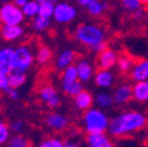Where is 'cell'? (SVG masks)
Wrapping results in <instances>:
<instances>
[{
  "label": "cell",
  "instance_id": "cell-36",
  "mask_svg": "<svg viewBox=\"0 0 148 147\" xmlns=\"http://www.w3.org/2000/svg\"><path fill=\"white\" fill-rule=\"evenodd\" d=\"M5 92L7 93V95H8L11 99H13V100H16L18 98H19V92H18V88L8 87V88H7Z\"/></svg>",
  "mask_w": 148,
  "mask_h": 147
},
{
  "label": "cell",
  "instance_id": "cell-18",
  "mask_svg": "<svg viewBox=\"0 0 148 147\" xmlns=\"http://www.w3.org/2000/svg\"><path fill=\"white\" fill-rule=\"evenodd\" d=\"M13 48L5 47L0 49V72L8 73L12 71V56H13Z\"/></svg>",
  "mask_w": 148,
  "mask_h": 147
},
{
  "label": "cell",
  "instance_id": "cell-7",
  "mask_svg": "<svg viewBox=\"0 0 148 147\" xmlns=\"http://www.w3.org/2000/svg\"><path fill=\"white\" fill-rule=\"evenodd\" d=\"M39 97H40L41 101L45 102L51 108L58 107L60 105V101H61L57 89H55L53 86H49V85H45L44 87L40 88Z\"/></svg>",
  "mask_w": 148,
  "mask_h": 147
},
{
  "label": "cell",
  "instance_id": "cell-37",
  "mask_svg": "<svg viewBox=\"0 0 148 147\" xmlns=\"http://www.w3.org/2000/svg\"><path fill=\"white\" fill-rule=\"evenodd\" d=\"M134 13V16L136 18V19H142V16H143V10L140 7L139 10H136L135 12H133Z\"/></svg>",
  "mask_w": 148,
  "mask_h": 147
},
{
  "label": "cell",
  "instance_id": "cell-20",
  "mask_svg": "<svg viewBox=\"0 0 148 147\" xmlns=\"http://www.w3.org/2000/svg\"><path fill=\"white\" fill-rule=\"evenodd\" d=\"M8 84L10 87L13 88H19L26 82V74L25 72H19V71H11L8 73Z\"/></svg>",
  "mask_w": 148,
  "mask_h": 147
},
{
  "label": "cell",
  "instance_id": "cell-14",
  "mask_svg": "<svg viewBox=\"0 0 148 147\" xmlns=\"http://www.w3.org/2000/svg\"><path fill=\"white\" fill-rule=\"evenodd\" d=\"M131 76L134 81L148 80V58L134 64L131 71Z\"/></svg>",
  "mask_w": 148,
  "mask_h": 147
},
{
  "label": "cell",
  "instance_id": "cell-3",
  "mask_svg": "<svg viewBox=\"0 0 148 147\" xmlns=\"http://www.w3.org/2000/svg\"><path fill=\"white\" fill-rule=\"evenodd\" d=\"M109 119L100 108H88L84 115V127L87 133L108 131Z\"/></svg>",
  "mask_w": 148,
  "mask_h": 147
},
{
  "label": "cell",
  "instance_id": "cell-21",
  "mask_svg": "<svg viewBox=\"0 0 148 147\" xmlns=\"http://www.w3.org/2000/svg\"><path fill=\"white\" fill-rule=\"evenodd\" d=\"M79 80L78 77V69L77 66H68L65 69H62V76H61V82L62 84H69Z\"/></svg>",
  "mask_w": 148,
  "mask_h": 147
},
{
  "label": "cell",
  "instance_id": "cell-43",
  "mask_svg": "<svg viewBox=\"0 0 148 147\" xmlns=\"http://www.w3.org/2000/svg\"><path fill=\"white\" fill-rule=\"evenodd\" d=\"M0 23H1V15H0Z\"/></svg>",
  "mask_w": 148,
  "mask_h": 147
},
{
  "label": "cell",
  "instance_id": "cell-1",
  "mask_svg": "<svg viewBox=\"0 0 148 147\" xmlns=\"http://www.w3.org/2000/svg\"><path fill=\"white\" fill-rule=\"evenodd\" d=\"M147 117L139 111L123 112L109 121L108 132L114 138H123L141 131L147 125Z\"/></svg>",
  "mask_w": 148,
  "mask_h": 147
},
{
  "label": "cell",
  "instance_id": "cell-5",
  "mask_svg": "<svg viewBox=\"0 0 148 147\" xmlns=\"http://www.w3.org/2000/svg\"><path fill=\"white\" fill-rule=\"evenodd\" d=\"M1 23L7 25H21L25 19L21 7L16 6L14 3H5L0 7Z\"/></svg>",
  "mask_w": 148,
  "mask_h": 147
},
{
  "label": "cell",
  "instance_id": "cell-41",
  "mask_svg": "<svg viewBox=\"0 0 148 147\" xmlns=\"http://www.w3.org/2000/svg\"><path fill=\"white\" fill-rule=\"evenodd\" d=\"M140 1H141V5L148 7V0H140Z\"/></svg>",
  "mask_w": 148,
  "mask_h": 147
},
{
  "label": "cell",
  "instance_id": "cell-2",
  "mask_svg": "<svg viewBox=\"0 0 148 147\" xmlns=\"http://www.w3.org/2000/svg\"><path fill=\"white\" fill-rule=\"evenodd\" d=\"M74 36L80 44L93 49L95 46L105 43L106 32L101 26L94 24H81L77 27Z\"/></svg>",
  "mask_w": 148,
  "mask_h": 147
},
{
  "label": "cell",
  "instance_id": "cell-12",
  "mask_svg": "<svg viewBox=\"0 0 148 147\" xmlns=\"http://www.w3.org/2000/svg\"><path fill=\"white\" fill-rule=\"evenodd\" d=\"M113 98H114V102H116L118 105H123L126 102H128L133 98V87L131 85H120L113 93Z\"/></svg>",
  "mask_w": 148,
  "mask_h": 147
},
{
  "label": "cell",
  "instance_id": "cell-15",
  "mask_svg": "<svg viewBox=\"0 0 148 147\" xmlns=\"http://www.w3.org/2000/svg\"><path fill=\"white\" fill-rule=\"evenodd\" d=\"M93 102H94L93 95L88 91H85V89H82L80 93H78L74 97V105L80 111H87L88 108L92 107Z\"/></svg>",
  "mask_w": 148,
  "mask_h": 147
},
{
  "label": "cell",
  "instance_id": "cell-35",
  "mask_svg": "<svg viewBox=\"0 0 148 147\" xmlns=\"http://www.w3.org/2000/svg\"><path fill=\"white\" fill-rule=\"evenodd\" d=\"M8 87H10L8 76L6 74V73L0 72V89H1V91H6Z\"/></svg>",
  "mask_w": 148,
  "mask_h": 147
},
{
  "label": "cell",
  "instance_id": "cell-13",
  "mask_svg": "<svg viewBox=\"0 0 148 147\" xmlns=\"http://www.w3.org/2000/svg\"><path fill=\"white\" fill-rule=\"evenodd\" d=\"M95 85L101 88H109L112 87L114 84V76L112 74V72L109 69H103L99 68V71L95 73L94 77Z\"/></svg>",
  "mask_w": 148,
  "mask_h": 147
},
{
  "label": "cell",
  "instance_id": "cell-34",
  "mask_svg": "<svg viewBox=\"0 0 148 147\" xmlns=\"http://www.w3.org/2000/svg\"><path fill=\"white\" fill-rule=\"evenodd\" d=\"M24 128H25V125H24V122L21 120H15L10 126V130L12 132H14V133H21L24 131Z\"/></svg>",
  "mask_w": 148,
  "mask_h": 147
},
{
  "label": "cell",
  "instance_id": "cell-16",
  "mask_svg": "<svg viewBox=\"0 0 148 147\" xmlns=\"http://www.w3.org/2000/svg\"><path fill=\"white\" fill-rule=\"evenodd\" d=\"M75 59H77L75 52L72 51V49H65L64 52H61L59 54L57 61H55V67H57V69H59V71H62L66 67L71 66L74 61H75Z\"/></svg>",
  "mask_w": 148,
  "mask_h": 147
},
{
  "label": "cell",
  "instance_id": "cell-28",
  "mask_svg": "<svg viewBox=\"0 0 148 147\" xmlns=\"http://www.w3.org/2000/svg\"><path fill=\"white\" fill-rule=\"evenodd\" d=\"M116 65H118V68H119L120 72L127 73L129 71H132V68L134 66V63H133V60L129 58L128 56H122V57L118 58Z\"/></svg>",
  "mask_w": 148,
  "mask_h": 147
},
{
  "label": "cell",
  "instance_id": "cell-40",
  "mask_svg": "<svg viewBox=\"0 0 148 147\" xmlns=\"http://www.w3.org/2000/svg\"><path fill=\"white\" fill-rule=\"evenodd\" d=\"M36 1H38L39 4H42V3H47V1H51V3H54V4H55V1H57V0H36Z\"/></svg>",
  "mask_w": 148,
  "mask_h": 147
},
{
  "label": "cell",
  "instance_id": "cell-4",
  "mask_svg": "<svg viewBox=\"0 0 148 147\" xmlns=\"http://www.w3.org/2000/svg\"><path fill=\"white\" fill-rule=\"evenodd\" d=\"M33 61H34V54L32 49L26 45H21L13 51L12 71L26 72L32 66Z\"/></svg>",
  "mask_w": 148,
  "mask_h": 147
},
{
  "label": "cell",
  "instance_id": "cell-26",
  "mask_svg": "<svg viewBox=\"0 0 148 147\" xmlns=\"http://www.w3.org/2000/svg\"><path fill=\"white\" fill-rule=\"evenodd\" d=\"M62 89L67 95L75 97L78 93H80L82 91V85H81L80 80H77V81L69 82V84H62Z\"/></svg>",
  "mask_w": 148,
  "mask_h": 147
},
{
  "label": "cell",
  "instance_id": "cell-23",
  "mask_svg": "<svg viewBox=\"0 0 148 147\" xmlns=\"http://www.w3.org/2000/svg\"><path fill=\"white\" fill-rule=\"evenodd\" d=\"M39 6L40 4L36 0H28V1L21 7L23 13L26 18H34L39 14Z\"/></svg>",
  "mask_w": 148,
  "mask_h": 147
},
{
  "label": "cell",
  "instance_id": "cell-11",
  "mask_svg": "<svg viewBox=\"0 0 148 147\" xmlns=\"http://www.w3.org/2000/svg\"><path fill=\"white\" fill-rule=\"evenodd\" d=\"M46 125L53 131H64L68 126V120L60 113H49L46 117Z\"/></svg>",
  "mask_w": 148,
  "mask_h": 147
},
{
  "label": "cell",
  "instance_id": "cell-29",
  "mask_svg": "<svg viewBox=\"0 0 148 147\" xmlns=\"http://www.w3.org/2000/svg\"><path fill=\"white\" fill-rule=\"evenodd\" d=\"M54 8H55L54 3H51V1L42 3L39 6V15H42L45 18H52L54 13Z\"/></svg>",
  "mask_w": 148,
  "mask_h": 147
},
{
  "label": "cell",
  "instance_id": "cell-22",
  "mask_svg": "<svg viewBox=\"0 0 148 147\" xmlns=\"http://www.w3.org/2000/svg\"><path fill=\"white\" fill-rule=\"evenodd\" d=\"M51 25V18H45L42 15H35L32 21V27L36 32H44Z\"/></svg>",
  "mask_w": 148,
  "mask_h": 147
},
{
  "label": "cell",
  "instance_id": "cell-10",
  "mask_svg": "<svg viewBox=\"0 0 148 147\" xmlns=\"http://www.w3.org/2000/svg\"><path fill=\"white\" fill-rule=\"evenodd\" d=\"M0 34L6 41H14L19 39L24 34V28L20 25H7L4 24L0 28Z\"/></svg>",
  "mask_w": 148,
  "mask_h": 147
},
{
  "label": "cell",
  "instance_id": "cell-25",
  "mask_svg": "<svg viewBox=\"0 0 148 147\" xmlns=\"http://www.w3.org/2000/svg\"><path fill=\"white\" fill-rule=\"evenodd\" d=\"M107 7H108V5L106 3L99 1V0H94V1H92L87 6V12H88V14L93 15V16H99L105 12V10H107Z\"/></svg>",
  "mask_w": 148,
  "mask_h": 147
},
{
  "label": "cell",
  "instance_id": "cell-24",
  "mask_svg": "<svg viewBox=\"0 0 148 147\" xmlns=\"http://www.w3.org/2000/svg\"><path fill=\"white\" fill-rule=\"evenodd\" d=\"M95 104L100 108H109L114 104V98L112 94L107 93V92H101V93H98L95 97Z\"/></svg>",
  "mask_w": 148,
  "mask_h": 147
},
{
  "label": "cell",
  "instance_id": "cell-19",
  "mask_svg": "<svg viewBox=\"0 0 148 147\" xmlns=\"http://www.w3.org/2000/svg\"><path fill=\"white\" fill-rule=\"evenodd\" d=\"M75 66H77V69H78L79 80L81 82H86L92 78V74H93V67H92L89 61L82 59V60L78 61V64Z\"/></svg>",
  "mask_w": 148,
  "mask_h": 147
},
{
  "label": "cell",
  "instance_id": "cell-6",
  "mask_svg": "<svg viewBox=\"0 0 148 147\" xmlns=\"http://www.w3.org/2000/svg\"><path fill=\"white\" fill-rule=\"evenodd\" d=\"M77 10L75 7H73L72 5L67 3H60L55 5L53 18L54 20L59 24H67L73 21L77 18Z\"/></svg>",
  "mask_w": 148,
  "mask_h": 147
},
{
  "label": "cell",
  "instance_id": "cell-39",
  "mask_svg": "<svg viewBox=\"0 0 148 147\" xmlns=\"http://www.w3.org/2000/svg\"><path fill=\"white\" fill-rule=\"evenodd\" d=\"M27 1H28V0H13V3H14L16 6H19V7H23Z\"/></svg>",
  "mask_w": 148,
  "mask_h": 147
},
{
  "label": "cell",
  "instance_id": "cell-31",
  "mask_svg": "<svg viewBox=\"0 0 148 147\" xmlns=\"http://www.w3.org/2000/svg\"><path fill=\"white\" fill-rule=\"evenodd\" d=\"M10 127L3 120H0V145H4L10 140Z\"/></svg>",
  "mask_w": 148,
  "mask_h": 147
},
{
  "label": "cell",
  "instance_id": "cell-30",
  "mask_svg": "<svg viewBox=\"0 0 148 147\" xmlns=\"http://www.w3.org/2000/svg\"><path fill=\"white\" fill-rule=\"evenodd\" d=\"M8 146H11V147H26V146H28V141H27V139L25 137L20 135L19 133L18 134L15 133L14 137L10 138Z\"/></svg>",
  "mask_w": 148,
  "mask_h": 147
},
{
  "label": "cell",
  "instance_id": "cell-9",
  "mask_svg": "<svg viewBox=\"0 0 148 147\" xmlns=\"http://www.w3.org/2000/svg\"><path fill=\"white\" fill-rule=\"evenodd\" d=\"M118 63V54L110 48H105L99 53V59H98V65L99 68L103 69H110L114 67Z\"/></svg>",
  "mask_w": 148,
  "mask_h": 147
},
{
  "label": "cell",
  "instance_id": "cell-8",
  "mask_svg": "<svg viewBox=\"0 0 148 147\" xmlns=\"http://www.w3.org/2000/svg\"><path fill=\"white\" fill-rule=\"evenodd\" d=\"M86 142L90 147H112L113 142L105 132L87 133Z\"/></svg>",
  "mask_w": 148,
  "mask_h": 147
},
{
  "label": "cell",
  "instance_id": "cell-27",
  "mask_svg": "<svg viewBox=\"0 0 148 147\" xmlns=\"http://www.w3.org/2000/svg\"><path fill=\"white\" fill-rule=\"evenodd\" d=\"M35 58H36L38 64H40V65L47 64L51 60V58H52V51H51V48L47 47V46H41L38 49V52H36Z\"/></svg>",
  "mask_w": 148,
  "mask_h": 147
},
{
  "label": "cell",
  "instance_id": "cell-42",
  "mask_svg": "<svg viewBox=\"0 0 148 147\" xmlns=\"http://www.w3.org/2000/svg\"><path fill=\"white\" fill-rule=\"evenodd\" d=\"M7 0H0V3H6Z\"/></svg>",
  "mask_w": 148,
  "mask_h": 147
},
{
  "label": "cell",
  "instance_id": "cell-33",
  "mask_svg": "<svg viewBox=\"0 0 148 147\" xmlns=\"http://www.w3.org/2000/svg\"><path fill=\"white\" fill-rule=\"evenodd\" d=\"M121 4L128 12H135L142 6L140 0H121Z\"/></svg>",
  "mask_w": 148,
  "mask_h": 147
},
{
  "label": "cell",
  "instance_id": "cell-38",
  "mask_svg": "<svg viewBox=\"0 0 148 147\" xmlns=\"http://www.w3.org/2000/svg\"><path fill=\"white\" fill-rule=\"evenodd\" d=\"M92 1H94V0H78V3H79V5H81V6H85V7H87Z\"/></svg>",
  "mask_w": 148,
  "mask_h": 147
},
{
  "label": "cell",
  "instance_id": "cell-32",
  "mask_svg": "<svg viewBox=\"0 0 148 147\" xmlns=\"http://www.w3.org/2000/svg\"><path fill=\"white\" fill-rule=\"evenodd\" d=\"M65 142H62L59 138H47L40 142V147H64Z\"/></svg>",
  "mask_w": 148,
  "mask_h": 147
},
{
  "label": "cell",
  "instance_id": "cell-17",
  "mask_svg": "<svg viewBox=\"0 0 148 147\" xmlns=\"http://www.w3.org/2000/svg\"><path fill=\"white\" fill-rule=\"evenodd\" d=\"M133 98L139 102L148 101V80L135 81L133 86Z\"/></svg>",
  "mask_w": 148,
  "mask_h": 147
}]
</instances>
